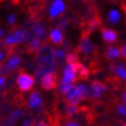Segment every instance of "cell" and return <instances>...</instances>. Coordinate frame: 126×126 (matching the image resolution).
<instances>
[{"label":"cell","instance_id":"8fae6325","mask_svg":"<svg viewBox=\"0 0 126 126\" xmlns=\"http://www.w3.org/2000/svg\"><path fill=\"white\" fill-rule=\"evenodd\" d=\"M73 66H74V71H75V80L77 81L88 80V78L90 75V69L86 67L83 64L79 63V61L73 64Z\"/></svg>","mask_w":126,"mask_h":126},{"label":"cell","instance_id":"9c48e42d","mask_svg":"<svg viewBox=\"0 0 126 126\" xmlns=\"http://www.w3.org/2000/svg\"><path fill=\"white\" fill-rule=\"evenodd\" d=\"M42 43H43L42 39L36 38V37L29 38V39H27V44L24 45L23 51L27 54H29V56H36L37 51H38L41 45H42Z\"/></svg>","mask_w":126,"mask_h":126},{"label":"cell","instance_id":"4316f807","mask_svg":"<svg viewBox=\"0 0 126 126\" xmlns=\"http://www.w3.org/2000/svg\"><path fill=\"white\" fill-rule=\"evenodd\" d=\"M4 1H9V0H0V2H4Z\"/></svg>","mask_w":126,"mask_h":126},{"label":"cell","instance_id":"ac0fdd59","mask_svg":"<svg viewBox=\"0 0 126 126\" xmlns=\"http://www.w3.org/2000/svg\"><path fill=\"white\" fill-rule=\"evenodd\" d=\"M66 51L64 49H58L56 50V54H54V63H56V67L60 68L64 65V59H66Z\"/></svg>","mask_w":126,"mask_h":126},{"label":"cell","instance_id":"7402d4cb","mask_svg":"<svg viewBox=\"0 0 126 126\" xmlns=\"http://www.w3.org/2000/svg\"><path fill=\"white\" fill-rule=\"evenodd\" d=\"M32 126H50V124H49V122H47L46 119H43V120H39L38 123L35 122Z\"/></svg>","mask_w":126,"mask_h":126},{"label":"cell","instance_id":"e0dca14e","mask_svg":"<svg viewBox=\"0 0 126 126\" xmlns=\"http://www.w3.org/2000/svg\"><path fill=\"white\" fill-rule=\"evenodd\" d=\"M23 116H24V112L21 109H17V110H14L13 112H11V115L7 118V126H15V124Z\"/></svg>","mask_w":126,"mask_h":126},{"label":"cell","instance_id":"d6986e66","mask_svg":"<svg viewBox=\"0 0 126 126\" xmlns=\"http://www.w3.org/2000/svg\"><path fill=\"white\" fill-rule=\"evenodd\" d=\"M79 88H80V92L81 94H82V97H83V99H93V90H92V87L89 86V84H80L79 86Z\"/></svg>","mask_w":126,"mask_h":126},{"label":"cell","instance_id":"5bb4252c","mask_svg":"<svg viewBox=\"0 0 126 126\" xmlns=\"http://www.w3.org/2000/svg\"><path fill=\"white\" fill-rule=\"evenodd\" d=\"M101 34H102L103 41L109 43V44L116 42V41L118 39V32L116 30H113V29H109V28H107V27H102Z\"/></svg>","mask_w":126,"mask_h":126},{"label":"cell","instance_id":"6da1fadb","mask_svg":"<svg viewBox=\"0 0 126 126\" xmlns=\"http://www.w3.org/2000/svg\"><path fill=\"white\" fill-rule=\"evenodd\" d=\"M54 54H56V50L47 42H43L35 57H36L37 68L41 69L44 74L54 72V68H56Z\"/></svg>","mask_w":126,"mask_h":126},{"label":"cell","instance_id":"8992f818","mask_svg":"<svg viewBox=\"0 0 126 126\" xmlns=\"http://www.w3.org/2000/svg\"><path fill=\"white\" fill-rule=\"evenodd\" d=\"M41 87L46 90V92H50V90H54L56 88L58 87V73L57 72H50V73H45L43 74L42 78H41Z\"/></svg>","mask_w":126,"mask_h":126},{"label":"cell","instance_id":"52a82bcc","mask_svg":"<svg viewBox=\"0 0 126 126\" xmlns=\"http://www.w3.org/2000/svg\"><path fill=\"white\" fill-rule=\"evenodd\" d=\"M65 9H66L65 1H63V0H53L49 11L50 20H60L61 17H64Z\"/></svg>","mask_w":126,"mask_h":126},{"label":"cell","instance_id":"83f0119b","mask_svg":"<svg viewBox=\"0 0 126 126\" xmlns=\"http://www.w3.org/2000/svg\"><path fill=\"white\" fill-rule=\"evenodd\" d=\"M0 47H1V44H0Z\"/></svg>","mask_w":126,"mask_h":126},{"label":"cell","instance_id":"7a4b0ae2","mask_svg":"<svg viewBox=\"0 0 126 126\" xmlns=\"http://www.w3.org/2000/svg\"><path fill=\"white\" fill-rule=\"evenodd\" d=\"M89 36L90 35H87V34H81V37H80V43L75 50H77L79 54H82L83 58L86 60H90L93 58H96L98 57V51L96 49L94 44L92 43V41L89 39Z\"/></svg>","mask_w":126,"mask_h":126},{"label":"cell","instance_id":"7c38bea8","mask_svg":"<svg viewBox=\"0 0 126 126\" xmlns=\"http://www.w3.org/2000/svg\"><path fill=\"white\" fill-rule=\"evenodd\" d=\"M49 41L51 43H53L54 45L59 46V47H63L64 46V43H65V37L63 35V31L59 29V28H53L51 32H50L49 36Z\"/></svg>","mask_w":126,"mask_h":126},{"label":"cell","instance_id":"484cf974","mask_svg":"<svg viewBox=\"0 0 126 126\" xmlns=\"http://www.w3.org/2000/svg\"><path fill=\"white\" fill-rule=\"evenodd\" d=\"M108 2H110V4H119L120 2V0H105Z\"/></svg>","mask_w":126,"mask_h":126},{"label":"cell","instance_id":"44dd1931","mask_svg":"<svg viewBox=\"0 0 126 126\" xmlns=\"http://www.w3.org/2000/svg\"><path fill=\"white\" fill-rule=\"evenodd\" d=\"M119 20H120V14H119V12H117L116 9L110 11L109 15H108V21L110 23H112V24H116V23L119 22Z\"/></svg>","mask_w":126,"mask_h":126},{"label":"cell","instance_id":"4fadbf2b","mask_svg":"<svg viewBox=\"0 0 126 126\" xmlns=\"http://www.w3.org/2000/svg\"><path fill=\"white\" fill-rule=\"evenodd\" d=\"M43 105V97L38 90L31 92L29 99H28V107L30 109H39Z\"/></svg>","mask_w":126,"mask_h":126},{"label":"cell","instance_id":"5b68a950","mask_svg":"<svg viewBox=\"0 0 126 126\" xmlns=\"http://www.w3.org/2000/svg\"><path fill=\"white\" fill-rule=\"evenodd\" d=\"M63 98L65 99L67 103L75 104V105L81 103V101H83V97H82V94H81V92H80L79 86H74V84H72V86L63 94Z\"/></svg>","mask_w":126,"mask_h":126},{"label":"cell","instance_id":"30bf717a","mask_svg":"<svg viewBox=\"0 0 126 126\" xmlns=\"http://www.w3.org/2000/svg\"><path fill=\"white\" fill-rule=\"evenodd\" d=\"M109 71H110L111 75L118 78L119 80L126 83V67L122 64L118 63H111L109 65Z\"/></svg>","mask_w":126,"mask_h":126},{"label":"cell","instance_id":"277c9868","mask_svg":"<svg viewBox=\"0 0 126 126\" xmlns=\"http://www.w3.org/2000/svg\"><path fill=\"white\" fill-rule=\"evenodd\" d=\"M16 84L20 93H28L35 86V78L26 72L24 68H17V78H16Z\"/></svg>","mask_w":126,"mask_h":126},{"label":"cell","instance_id":"cb8c5ba5","mask_svg":"<svg viewBox=\"0 0 126 126\" xmlns=\"http://www.w3.org/2000/svg\"><path fill=\"white\" fill-rule=\"evenodd\" d=\"M122 99H123V102L126 104V88L123 90V94H122Z\"/></svg>","mask_w":126,"mask_h":126},{"label":"cell","instance_id":"603a6c76","mask_svg":"<svg viewBox=\"0 0 126 126\" xmlns=\"http://www.w3.org/2000/svg\"><path fill=\"white\" fill-rule=\"evenodd\" d=\"M65 126H79V123L75 122V120H71V119H69Z\"/></svg>","mask_w":126,"mask_h":126},{"label":"cell","instance_id":"ffe728a7","mask_svg":"<svg viewBox=\"0 0 126 126\" xmlns=\"http://www.w3.org/2000/svg\"><path fill=\"white\" fill-rule=\"evenodd\" d=\"M79 58H80V54L77 50H73V51H69L66 54V63L67 64H75L79 61Z\"/></svg>","mask_w":126,"mask_h":126},{"label":"cell","instance_id":"2e32d148","mask_svg":"<svg viewBox=\"0 0 126 126\" xmlns=\"http://www.w3.org/2000/svg\"><path fill=\"white\" fill-rule=\"evenodd\" d=\"M120 56V49L118 46H108L104 51V58L107 60H115Z\"/></svg>","mask_w":126,"mask_h":126},{"label":"cell","instance_id":"d4e9b609","mask_svg":"<svg viewBox=\"0 0 126 126\" xmlns=\"http://www.w3.org/2000/svg\"><path fill=\"white\" fill-rule=\"evenodd\" d=\"M13 5H15V6H19V5H21V1L22 0H9Z\"/></svg>","mask_w":126,"mask_h":126},{"label":"cell","instance_id":"ba28073f","mask_svg":"<svg viewBox=\"0 0 126 126\" xmlns=\"http://www.w3.org/2000/svg\"><path fill=\"white\" fill-rule=\"evenodd\" d=\"M90 87L93 90V99H99L108 92V84L99 80L93 81Z\"/></svg>","mask_w":126,"mask_h":126},{"label":"cell","instance_id":"9a60e30c","mask_svg":"<svg viewBox=\"0 0 126 126\" xmlns=\"http://www.w3.org/2000/svg\"><path fill=\"white\" fill-rule=\"evenodd\" d=\"M63 80L67 81L69 83L77 82V80H75V71H74L73 64H67V66L64 68V72H63Z\"/></svg>","mask_w":126,"mask_h":126},{"label":"cell","instance_id":"3957f363","mask_svg":"<svg viewBox=\"0 0 126 126\" xmlns=\"http://www.w3.org/2000/svg\"><path fill=\"white\" fill-rule=\"evenodd\" d=\"M21 63H22V57L17 52L11 54L7 58H5L4 60L0 61V75L7 77V75L13 74L16 68H19Z\"/></svg>","mask_w":126,"mask_h":126}]
</instances>
